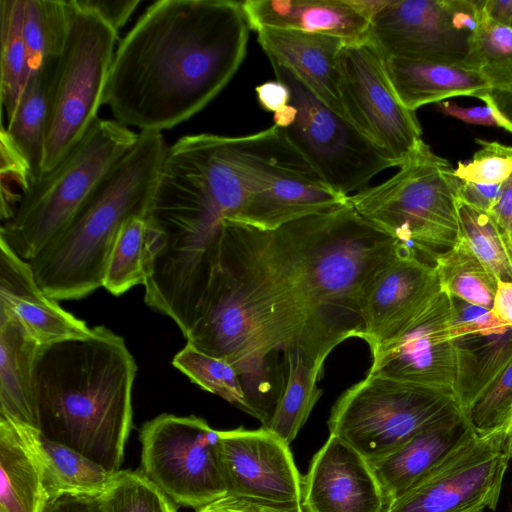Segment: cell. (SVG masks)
<instances>
[{
  "label": "cell",
  "instance_id": "obj_43",
  "mask_svg": "<svg viewBox=\"0 0 512 512\" xmlns=\"http://www.w3.org/2000/svg\"><path fill=\"white\" fill-rule=\"evenodd\" d=\"M1 181H14L22 194L31 184L30 168L8 136L5 127L1 128Z\"/></svg>",
  "mask_w": 512,
  "mask_h": 512
},
{
  "label": "cell",
  "instance_id": "obj_4",
  "mask_svg": "<svg viewBox=\"0 0 512 512\" xmlns=\"http://www.w3.org/2000/svg\"><path fill=\"white\" fill-rule=\"evenodd\" d=\"M136 362L105 326L40 345L33 369L38 430L112 473L121 471L132 427Z\"/></svg>",
  "mask_w": 512,
  "mask_h": 512
},
{
  "label": "cell",
  "instance_id": "obj_53",
  "mask_svg": "<svg viewBox=\"0 0 512 512\" xmlns=\"http://www.w3.org/2000/svg\"><path fill=\"white\" fill-rule=\"evenodd\" d=\"M504 434V442L506 446V450L510 458H512V410L509 416L508 421L502 427Z\"/></svg>",
  "mask_w": 512,
  "mask_h": 512
},
{
  "label": "cell",
  "instance_id": "obj_29",
  "mask_svg": "<svg viewBox=\"0 0 512 512\" xmlns=\"http://www.w3.org/2000/svg\"><path fill=\"white\" fill-rule=\"evenodd\" d=\"M287 354V375L267 428L290 445L322 394L318 380L326 359L311 362L300 351Z\"/></svg>",
  "mask_w": 512,
  "mask_h": 512
},
{
  "label": "cell",
  "instance_id": "obj_3",
  "mask_svg": "<svg viewBox=\"0 0 512 512\" xmlns=\"http://www.w3.org/2000/svg\"><path fill=\"white\" fill-rule=\"evenodd\" d=\"M280 138L273 125L237 137L186 135L166 147L145 217L160 261L180 271L209 263L222 222L241 209L258 167Z\"/></svg>",
  "mask_w": 512,
  "mask_h": 512
},
{
  "label": "cell",
  "instance_id": "obj_24",
  "mask_svg": "<svg viewBox=\"0 0 512 512\" xmlns=\"http://www.w3.org/2000/svg\"><path fill=\"white\" fill-rule=\"evenodd\" d=\"M0 512H43L49 502L40 432L0 415Z\"/></svg>",
  "mask_w": 512,
  "mask_h": 512
},
{
  "label": "cell",
  "instance_id": "obj_35",
  "mask_svg": "<svg viewBox=\"0 0 512 512\" xmlns=\"http://www.w3.org/2000/svg\"><path fill=\"white\" fill-rule=\"evenodd\" d=\"M460 237L497 281H512V245L490 213L459 200Z\"/></svg>",
  "mask_w": 512,
  "mask_h": 512
},
{
  "label": "cell",
  "instance_id": "obj_23",
  "mask_svg": "<svg viewBox=\"0 0 512 512\" xmlns=\"http://www.w3.org/2000/svg\"><path fill=\"white\" fill-rule=\"evenodd\" d=\"M242 8L250 29L292 30L330 35L346 44L367 39L370 21L350 0H247Z\"/></svg>",
  "mask_w": 512,
  "mask_h": 512
},
{
  "label": "cell",
  "instance_id": "obj_1",
  "mask_svg": "<svg viewBox=\"0 0 512 512\" xmlns=\"http://www.w3.org/2000/svg\"><path fill=\"white\" fill-rule=\"evenodd\" d=\"M361 323L341 304L320 272L307 218L274 231L225 219L197 320L185 337L197 350L231 363L251 399L259 398L268 357L300 351L326 359Z\"/></svg>",
  "mask_w": 512,
  "mask_h": 512
},
{
  "label": "cell",
  "instance_id": "obj_31",
  "mask_svg": "<svg viewBox=\"0 0 512 512\" xmlns=\"http://www.w3.org/2000/svg\"><path fill=\"white\" fill-rule=\"evenodd\" d=\"M434 267L441 289L451 297L491 310L497 279L461 237L453 248L435 260Z\"/></svg>",
  "mask_w": 512,
  "mask_h": 512
},
{
  "label": "cell",
  "instance_id": "obj_17",
  "mask_svg": "<svg viewBox=\"0 0 512 512\" xmlns=\"http://www.w3.org/2000/svg\"><path fill=\"white\" fill-rule=\"evenodd\" d=\"M451 320V296L441 289L397 336L371 354L368 373L453 392Z\"/></svg>",
  "mask_w": 512,
  "mask_h": 512
},
{
  "label": "cell",
  "instance_id": "obj_13",
  "mask_svg": "<svg viewBox=\"0 0 512 512\" xmlns=\"http://www.w3.org/2000/svg\"><path fill=\"white\" fill-rule=\"evenodd\" d=\"M482 0H387L367 40L384 59L464 64Z\"/></svg>",
  "mask_w": 512,
  "mask_h": 512
},
{
  "label": "cell",
  "instance_id": "obj_12",
  "mask_svg": "<svg viewBox=\"0 0 512 512\" xmlns=\"http://www.w3.org/2000/svg\"><path fill=\"white\" fill-rule=\"evenodd\" d=\"M337 65L348 121L398 167L418 153L425 144L420 124L398 98L377 48L367 39L345 44Z\"/></svg>",
  "mask_w": 512,
  "mask_h": 512
},
{
  "label": "cell",
  "instance_id": "obj_25",
  "mask_svg": "<svg viewBox=\"0 0 512 512\" xmlns=\"http://www.w3.org/2000/svg\"><path fill=\"white\" fill-rule=\"evenodd\" d=\"M385 61L398 98L414 112L424 105L437 104L451 97H477L490 91L486 80L463 64L401 58Z\"/></svg>",
  "mask_w": 512,
  "mask_h": 512
},
{
  "label": "cell",
  "instance_id": "obj_52",
  "mask_svg": "<svg viewBox=\"0 0 512 512\" xmlns=\"http://www.w3.org/2000/svg\"><path fill=\"white\" fill-rule=\"evenodd\" d=\"M482 10L491 20L512 29V0H482Z\"/></svg>",
  "mask_w": 512,
  "mask_h": 512
},
{
  "label": "cell",
  "instance_id": "obj_11",
  "mask_svg": "<svg viewBox=\"0 0 512 512\" xmlns=\"http://www.w3.org/2000/svg\"><path fill=\"white\" fill-rule=\"evenodd\" d=\"M140 471L177 506L195 510L229 493L220 430L194 415L163 413L139 433Z\"/></svg>",
  "mask_w": 512,
  "mask_h": 512
},
{
  "label": "cell",
  "instance_id": "obj_8",
  "mask_svg": "<svg viewBox=\"0 0 512 512\" xmlns=\"http://www.w3.org/2000/svg\"><path fill=\"white\" fill-rule=\"evenodd\" d=\"M116 39L117 32L98 15L68 1L67 36L52 82L43 173L53 169L98 119Z\"/></svg>",
  "mask_w": 512,
  "mask_h": 512
},
{
  "label": "cell",
  "instance_id": "obj_36",
  "mask_svg": "<svg viewBox=\"0 0 512 512\" xmlns=\"http://www.w3.org/2000/svg\"><path fill=\"white\" fill-rule=\"evenodd\" d=\"M147 224L143 217L128 220L118 233L110 253L103 287L120 296L146 278Z\"/></svg>",
  "mask_w": 512,
  "mask_h": 512
},
{
  "label": "cell",
  "instance_id": "obj_47",
  "mask_svg": "<svg viewBox=\"0 0 512 512\" xmlns=\"http://www.w3.org/2000/svg\"><path fill=\"white\" fill-rule=\"evenodd\" d=\"M502 184H477L461 180L459 200L479 210L490 212L496 205Z\"/></svg>",
  "mask_w": 512,
  "mask_h": 512
},
{
  "label": "cell",
  "instance_id": "obj_48",
  "mask_svg": "<svg viewBox=\"0 0 512 512\" xmlns=\"http://www.w3.org/2000/svg\"><path fill=\"white\" fill-rule=\"evenodd\" d=\"M255 91L260 106L266 111L275 113L290 103L288 86L277 79L256 86Z\"/></svg>",
  "mask_w": 512,
  "mask_h": 512
},
{
  "label": "cell",
  "instance_id": "obj_2",
  "mask_svg": "<svg viewBox=\"0 0 512 512\" xmlns=\"http://www.w3.org/2000/svg\"><path fill=\"white\" fill-rule=\"evenodd\" d=\"M249 30L241 2H154L115 50L103 104L126 127L171 129L230 82L245 58Z\"/></svg>",
  "mask_w": 512,
  "mask_h": 512
},
{
  "label": "cell",
  "instance_id": "obj_21",
  "mask_svg": "<svg viewBox=\"0 0 512 512\" xmlns=\"http://www.w3.org/2000/svg\"><path fill=\"white\" fill-rule=\"evenodd\" d=\"M475 435L460 408L429 424L388 455L370 462L389 505Z\"/></svg>",
  "mask_w": 512,
  "mask_h": 512
},
{
  "label": "cell",
  "instance_id": "obj_41",
  "mask_svg": "<svg viewBox=\"0 0 512 512\" xmlns=\"http://www.w3.org/2000/svg\"><path fill=\"white\" fill-rule=\"evenodd\" d=\"M451 301L453 342L464 336L497 333L508 327L499 322L492 315L490 309L455 297H451Z\"/></svg>",
  "mask_w": 512,
  "mask_h": 512
},
{
  "label": "cell",
  "instance_id": "obj_51",
  "mask_svg": "<svg viewBox=\"0 0 512 512\" xmlns=\"http://www.w3.org/2000/svg\"><path fill=\"white\" fill-rule=\"evenodd\" d=\"M476 98L490 103L512 125V89L505 91L491 90L478 95Z\"/></svg>",
  "mask_w": 512,
  "mask_h": 512
},
{
  "label": "cell",
  "instance_id": "obj_26",
  "mask_svg": "<svg viewBox=\"0 0 512 512\" xmlns=\"http://www.w3.org/2000/svg\"><path fill=\"white\" fill-rule=\"evenodd\" d=\"M40 344L0 315V415L38 430L33 369Z\"/></svg>",
  "mask_w": 512,
  "mask_h": 512
},
{
  "label": "cell",
  "instance_id": "obj_32",
  "mask_svg": "<svg viewBox=\"0 0 512 512\" xmlns=\"http://www.w3.org/2000/svg\"><path fill=\"white\" fill-rule=\"evenodd\" d=\"M24 0H0L1 102L8 119L13 115L31 75L23 37Z\"/></svg>",
  "mask_w": 512,
  "mask_h": 512
},
{
  "label": "cell",
  "instance_id": "obj_34",
  "mask_svg": "<svg viewBox=\"0 0 512 512\" xmlns=\"http://www.w3.org/2000/svg\"><path fill=\"white\" fill-rule=\"evenodd\" d=\"M463 65L479 73L490 91L512 89V29L491 20L482 4Z\"/></svg>",
  "mask_w": 512,
  "mask_h": 512
},
{
  "label": "cell",
  "instance_id": "obj_54",
  "mask_svg": "<svg viewBox=\"0 0 512 512\" xmlns=\"http://www.w3.org/2000/svg\"><path fill=\"white\" fill-rule=\"evenodd\" d=\"M169 512H177V509H176V510L169 511Z\"/></svg>",
  "mask_w": 512,
  "mask_h": 512
},
{
  "label": "cell",
  "instance_id": "obj_18",
  "mask_svg": "<svg viewBox=\"0 0 512 512\" xmlns=\"http://www.w3.org/2000/svg\"><path fill=\"white\" fill-rule=\"evenodd\" d=\"M229 493L282 507H303V476L289 445L265 427L220 430Z\"/></svg>",
  "mask_w": 512,
  "mask_h": 512
},
{
  "label": "cell",
  "instance_id": "obj_10",
  "mask_svg": "<svg viewBox=\"0 0 512 512\" xmlns=\"http://www.w3.org/2000/svg\"><path fill=\"white\" fill-rule=\"evenodd\" d=\"M276 79L291 93L296 112L280 129L286 141L332 189L345 196L367 188L379 172L396 166L352 123L324 104L288 68L271 62ZM278 128V127H277Z\"/></svg>",
  "mask_w": 512,
  "mask_h": 512
},
{
  "label": "cell",
  "instance_id": "obj_44",
  "mask_svg": "<svg viewBox=\"0 0 512 512\" xmlns=\"http://www.w3.org/2000/svg\"><path fill=\"white\" fill-rule=\"evenodd\" d=\"M83 9L98 15L118 33L140 3V0H73Z\"/></svg>",
  "mask_w": 512,
  "mask_h": 512
},
{
  "label": "cell",
  "instance_id": "obj_28",
  "mask_svg": "<svg viewBox=\"0 0 512 512\" xmlns=\"http://www.w3.org/2000/svg\"><path fill=\"white\" fill-rule=\"evenodd\" d=\"M454 395L466 412L485 388L512 361V327L491 334H472L454 341Z\"/></svg>",
  "mask_w": 512,
  "mask_h": 512
},
{
  "label": "cell",
  "instance_id": "obj_7",
  "mask_svg": "<svg viewBox=\"0 0 512 512\" xmlns=\"http://www.w3.org/2000/svg\"><path fill=\"white\" fill-rule=\"evenodd\" d=\"M460 183L450 162L424 144L391 178L349 196V202L372 225L434 265L460 240Z\"/></svg>",
  "mask_w": 512,
  "mask_h": 512
},
{
  "label": "cell",
  "instance_id": "obj_27",
  "mask_svg": "<svg viewBox=\"0 0 512 512\" xmlns=\"http://www.w3.org/2000/svg\"><path fill=\"white\" fill-rule=\"evenodd\" d=\"M58 59V58H57ZM56 60L33 71L26 83L6 132L27 162L31 183L42 175L50 116L51 89Z\"/></svg>",
  "mask_w": 512,
  "mask_h": 512
},
{
  "label": "cell",
  "instance_id": "obj_22",
  "mask_svg": "<svg viewBox=\"0 0 512 512\" xmlns=\"http://www.w3.org/2000/svg\"><path fill=\"white\" fill-rule=\"evenodd\" d=\"M256 33L270 62L291 70L324 104L348 120L341 102L337 65V56L346 44L342 39L272 28Z\"/></svg>",
  "mask_w": 512,
  "mask_h": 512
},
{
  "label": "cell",
  "instance_id": "obj_5",
  "mask_svg": "<svg viewBox=\"0 0 512 512\" xmlns=\"http://www.w3.org/2000/svg\"><path fill=\"white\" fill-rule=\"evenodd\" d=\"M161 132H139L66 227L31 261L40 288L52 299L78 300L103 287L106 265L122 226L146 217L166 150Z\"/></svg>",
  "mask_w": 512,
  "mask_h": 512
},
{
  "label": "cell",
  "instance_id": "obj_38",
  "mask_svg": "<svg viewBox=\"0 0 512 512\" xmlns=\"http://www.w3.org/2000/svg\"><path fill=\"white\" fill-rule=\"evenodd\" d=\"M109 512H169L177 509L140 470H121L104 493Z\"/></svg>",
  "mask_w": 512,
  "mask_h": 512
},
{
  "label": "cell",
  "instance_id": "obj_14",
  "mask_svg": "<svg viewBox=\"0 0 512 512\" xmlns=\"http://www.w3.org/2000/svg\"><path fill=\"white\" fill-rule=\"evenodd\" d=\"M510 456L503 430L475 435L387 512H484L495 510Z\"/></svg>",
  "mask_w": 512,
  "mask_h": 512
},
{
  "label": "cell",
  "instance_id": "obj_49",
  "mask_svg": "<svg viewBox=\"0 0 512 512\" xmlns=\"http://www.w3.org/2000/svg\"><path fill=\"white\" fill-rule=\"evenodd\" d=\"M489 213L512 245V175L502 183L501 195Z\"/></svg>",
  "mask_w": 512,
  "mask_h": 512
},
{
  "label": "cell",
  "instance_id": "obj_6",
  "mask_svg": "<svg viewBox=\"0 0 512 512\" xmlns=\"http://www.w3.org/2000/svg\"><path fill=\"white\" fill-rule=\"evenodd\" d=\"M139 133L116 120L97 119L80 142L21 195L0 238L23 260L34 259L71 221Z\"/></svg>",
  "mask_w": 512,
  "mask_h": 512
},
{
  "label": "cell",
  "instance_id": "obj_42",
  "mask_svg": "<svg viewBox=\"0 0 512 512\" xmlns=\"http://www.w3.org/2000/svg\"><path fill=\"white\" fill-rule=\"evenodd\" d=\"M484 104L483 106L462 107L453 101H442L437 103V108L441 113L465 123L499 127L512 133V125L490 103L484 102Z\"/></svg>",
  "mask_w": 512,
  "mask_h": 512
},
{
  "label": "cell",
  "instance_id": "obj_40",
  "mask_svg": "<svg viewBox=\"0 0 512 512\" xmlns=\"http://www.w3.org/2000/svg\"><path fill=\"white\" fill-rule=\"evenodd\" d=\"M480 144L469 162H458L457 178L477 184H502L512 175V146L497 141L475 140Z\"/></svg>",
  "mask_w": 512,
  "mask_h": 512
},
{
  "label": "cell",
  "instance_id": "obj_45",
  "mask_svg": "<svg viewBox=\"0 0 512 512\" xmlns=\"http://www.w3.org/2000/svg\"><path fill=\"white\" fill-rule=\"evenodd\" d=\"M196 512H306L303 507H282L227 494Z\"/></svg>",
  "mask_w": 512,
  "mask_h": 512
},
{
  "label": "cell",
  "instance_id": "obj_30",
  "mask_svg": "<svg viewBox=\"0 0 512 512\" xmlns=\"http://www.w3.org/2000/svg\"><path fill=\"white\" fill-rule=\"evenodd\" d=\"M44 481L50 499L64 493L103 494L118 473L106 470L80 452L40 434Z\"/></svg>",
  "mask_w": 512,
  "mask_h": 512
},
{
  "label": "cell",
  "instance_id": "obj_33",
  "mask_svg": "<svg viewBox=\"0 0 512 512\" xmlns=\"http://www.w3.org/2000/svg\"><path fill=\"white\" fill-rule=\"evenodd\" d=\"M68 30V1L24 0L23 37L31 73L56 60Z\"/></svg>",
  "mask_w": 512,
  "mask_h": 512
},
{
  "label": "cell",
  "instance_id": "obj_19",
  "mask_svg": "<svg viewBox=\"0 0 512 512\" xmlns=\"http://www.w3.org/2000/svg\"><path fill=\"white\" fill-rule=\"evenodd\" d=\"M302 505L306 512H387L390 506L370 462L333 434L303 476Z\"/></svg>",
  "mask_w": 512,
  "mask_h": 512
},
{
  "label": "cell",
  "instance_id": "obj_20",
  "mask_svg": "<svg viewBox=\"0 0 512 512\" xmlns=\"http://www.w3.org/2000/svg\"><path fill=\"white\" fill-rule=\"evenodd\" d=\"M0 315L18 322L40 345L87 336L85 321L64 310L35 280L29 262L0 238Z\"/></svg>",
  "mask_w": 512,
  "mask_h": 512
},
{
  "label": "cell",
  "instance_id": "obj_39",
  "mask_svg": "<svg viewBox=\"0 0 512 512\" xmlns=\"http://www.w3.org/2000/svg\"><path fill=\"white\" fill-rule=\"evenodd\" d=\"M512 410V361L485 388L465 412L478 435L501 429Z\"/></svg>",
  "mask_w": 512,
  "mask_h": 512
},
{
  "label": "cell",
  "instance_id": "obj_37",
  "mask_svg": "<svg viewBox=\"0 0 512 512\" xmlns=\"http://www.w3.org/2000/svg\"><path fill=\"white\" fill-rule=\"evenodd\" d=\"M172 364L202 389L252 415L240 375L225 359L205 354L186 343L174 356Z\"/></svg>",
  "mask_w": 512,
  "mask_h": 512
},
{
  "label": "cell",
  "instance_id": "obj_15",
  "mask_svg": "<svg viewBox=\"0 0 512 512\" xmlns=\"http://www.w3.org/2000/svg\"><path fill=\"white\" fill-rule=\"evenodd\" d=\"M286 141L281 139L258 167L238 213L228 220L274 231L299 219L347 204Z\"/></svg>",
  "mask_w": 512,
  "mask_h": 512
},
{
  "label": "cell",
  "instance_id": "obj_16",
  "mask_svg": "<svg viewBox=\"0 0 512 512\" xmlns=\"http://www.w3.org/2000/svg\"><path fill=\"white\" fill-rule=\"evenodd\" d=\"M440 290L434 265L397 242L368 276L360 297L361 339L371 354L397 336Z\"/></svg>",
  "mask_w": 512,
  "mask_h": 512
},
{
  "label": "cell",
  "instance_id": "obj_9",
  "mask_svg": "<svg viewBox=\"0 0 512 512\" xmlns=\"http://www.w3.org/2000/svg\"><path fill=\"white\" fill-rule=\"evenodd\" d=\"M460 408L452 391L367 373L338 398L327 424L373 462Z\"/></svg>",
  "mask_w": 512,
  "mask_h": 512
},
{
  "label": "cell",
  "instance_id": "obj_46",
  "mask_svg": "<svg viewBox=\"0 0 512 512\" xmlns=\"http://www.w3.org/2000/svg\"><path fill=\"white\" fill-rule=\"evenodd\" d=\"M43 512H109V507L104 493H64L50 499Z\"/></svg>",
  "mask_w": 512,
  "mask_h": 512
},
{
  "label": "cell",
  "instance_id": "obj_50",
  "mask_svg": "<svg viewBox=\"0 0 512 512\" xmlns=\"http://www.w3.org/2000/svg\"><path fill=\"white\" fill-rule=\"evenodd\" d=\"M490 311L499 322L512 327V281H497L496 293Z\"/></svg>",
  "mask_w": 512,
  "mask_h": 512
}]
</instances>
